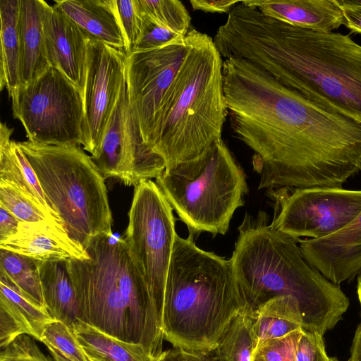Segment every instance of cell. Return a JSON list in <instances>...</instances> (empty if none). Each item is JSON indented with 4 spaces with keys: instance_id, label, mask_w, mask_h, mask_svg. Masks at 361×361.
Returning <instances> with one entry per match:
<instances>
[{
    "instance_id": "obj_8",
    "label": "cell",
    "mask_w": 361,
    "mask_h": 361,
    "mask_svg": "<svg viewBox=\"0 0 361 361\" xmlns=\"http://www.w3.org/2000/svg\"><path fill=\"white\" fill-rule=\"evenodd\" d=\"M156 183L193 235H224L247 192L245 174L222 138L195 159L165 169Z\"/></svg>"
},
{
    "instance_id": "obj_42",
    "label": "cell",
    "mask_w": 361,
    "mask_h": 361,
    "mask_svg": "<svg viewBox=\"0 0 361 361\" xmlns=\"http://www.w3.org/2000/svg\"><path fill=\"white\" fill-rule=\"evenodd\" d=\"M49 351L54 361H70L56 350L49 349Z\"/></svg>"
},
{
    "instance_id": "obj_21",
    "label": "cell",
    "mask_w": 361,
    "mask_h": 361,
    "mask_svg": "<svg viewBox=\"0 0 361 361\" xmlns=\"http://www.w3.org/2000/svg\"><path fill=\"white\" fill-rule=\"evenodd\" d=\"M44 4L43 0H20V86L28 85L50 66L43 31Z\"/></svg>"
},
{
    "instance_id": "obj_1",
    "label": "cell",
    "mask_w": 361,
    "mask_h": 361,
    "mask_svg": "<svg viewBox=\"0 0 361 361\" xmlns=\"http://www.w3.org/2000/svg\"><path fill=\"white\" fill-rule=\"evenodd\" d=\"M223 87L232 130L254 152L259 189L342 187L361 170L358 123L243 59H224Z\"/></svg>"
},
{
    "instance_id": "obj_33",
    "label": "cell",
    "mask_w": 361,
    "mask_h": 361,
    "mask_svg": "<svg viewBox=\"0 0 361 361\" xmlns=\"http://www.w3.org/2000/svg\"><path fill=\"white\" fill-rule=\"evenodd\" d=\"M302 331L262 343L254 350L252 361H295L296 343Z\"/></svg>"
},
{
    "instance_id": "obj_39",
    "label": "cell",
    "mask_w": 361,
    "mask_h": 361,
    "mask_svg": "<svg viewBox=\"0 0 361 361\" xmlns=\"http://www.w3.org/2000/svg\"><path fill=\"white\" fill-rule=\"evenodd\" d=\"M20 220L0 204V243L17 233Z\"/></svg>"
},
{
    "instance_id": "obj_36",
    "label": "cell",
    "mask_w": 361,
    "mask_h": 361,
    "mask_svg": "<svg viewBox=\"0 0 361 361\" xmlns=\"http://www.w3.org/2000/svg\"><path fill=\"white\" fill-rule=\"evenodd\" d=\"M295 357V361H329L323 336L302 329L296 343Z\"/></svg>"
},
{
    "instance_id": "obj_18",
    "label": "cell",
    "mask_w": 361,
    "mask_h": 361,
    "mask_svg": "<svg viewBox=\"0 0 361 361\" xmlns=\"http://www.w3.org/2000/svg\"><path fill=\"white\" fill-rule=\"evenodd\" d=\"M47 310L24 295L0 272V347L27 334L40 341L45 325L53 320Z\"/></svg>"
},
{
    "instance_id": "obj_10",
    "label": "cell",
    "mask_w": 361,
    "mask_h": 361,
    "mask_svg": "<svg viewBox=\"0 0 361 361\" xmlns=\"http://www.w3.org/2000/svg\"><path fill=\"white\" fill-rule=\"evenodd\" d=\"M176 233L173 208L152 180L135 186L123 237L161 323L167 274Z\"/></svg>"
},
{
    "instance_id": "obj_29",
    "label": "cell",
    "mask_w": 361,
    "mask_h": 361,
    "mask_svg": "<svg viewBox=\"0 0 361 361\" xmlns=\"http://www.w3.org/2000/svg\"><path fill=\"white\" fill-rule=\"evenodd\" d=\"M140 13L178 35L185 37L190 31V14L178 0H137Z\"/></svg>"
},
{
    "instance_id": "obj_20",
    "label": "cell",
    "mask_w": 361,
    "mask_h": 361,
    "mask_svg": "<svg viewBox=\"0 0 361 361\" xmlns=\"http://www.w3.org/2000/svg\"><path fill=\"white\" fill-rule=\"evenodd\" d=\"M54 3L87 38L124 51L115 0H55Z\"/></svg>"
},
{
    "instance_id": "obj_24",
    "label": "cell",
    "mask_w": 361,
    "mask_h": 361,
    "mask_svg": "<svg viewBox=\"0 0 361 361\" xmlns=\"http://www.w3.org/2000/svg\"><path fill=\"white\" fill-rule=\"evenodd\" d=\"M20 11V0L0 1V87L10 97L21 85Z\"/></svg>"
},
{
    "instance_id": "obj_32",
    "label": "cell",
    "mask_w": 361,
    "mask_h": 361,
    "mask_svg": "<svg viewBox=\"0 0 361 361\" xmlns=\"http://www.w3.org/2000/svg\"><path fill=\"white\" fill-rule=\"evenodd\" d=\"M115 8L127 54L133 49L140 31L142 16L138 1L115 0Z\"/></svg>"
},
{
    "instance_id": "obj_23",
    "label": "cell",
    "mask_w": 361,
    "mask_h": 361,
    "mask_svg": "<svg viewBox=\"0 0 361 361\" xmlns=\"http://www.w3.org/2000/svg\"><path fill=\"white\" fill-rule=\"evenodd\" d=\"M38 267L48 312L73 329L78 322V302L68 260L39 261Z\"/></svg>"
},
{
    "instance_id": "obj_35",
    "label": "cell",
    "mask_w": 361,
    "mask_h": 361,
    "mask_svg": "<svg viewBox=\"0 0 361 361\" xmlns=\"http://www.w3.org/2000/svg\"><path fill=\"white\" fill-rule=\"evenodd\" d=\"M0 361H54L45 355L32 337L23 334L1 348Z\"/></svg>"
},
{
    "instance_id": "obj_34",
    "label": "cell",
    "mask_w": 361,
    "mask_h": 361,
    "mask_svg": "<svg viewBox=\"0 0 361 361\" xmlns=\"http://www.w3.org/2000/svg\"><path fill=\"white\" fill-rule=\"evenodd\" d=\"M141 16L140 34L131 51L161 47L185 37L160 26L144 16Z\"/></svg>"
},
{
    "instance_id": "obj_7",
    "label": "cell",
    "mask_w": 361,
    "mask_h": 361,
    "mask_svg": "<svg viewBox=\"0 0 361 361\" xmlns=\"http://www.w3.org/2000/svg\"><path fill=\"white\" fill-rule=\"evenodd\" d=\"M17 142L73 241L84 248L92 237L113 233L104 178L80 145Z\"/></svg>"
},
{
    "instance_id": "obj_40",
    "label": "cell",
    "mask_w": 361,
    "mask_h": 361,
    "mask_svg": "<svg viewBox=\"0 0 361 361\" xmlns=\"http://www.w3.org/2000/svg\"><path fill=\"white\" fill-rule=\"evenodd\" d=\"M336 2L342 11L344 25L351 32L361 34V7L345 4L341 0H336Z\"/></svg>"
},
{
    "instance_id": "obj_28",
    "label": "cell",
    "mask_w": 361,
    "mask_h": 361,
    "mask_svg": "<svg viewBox=\"0 0 361 361\" xmlns=\"http://www.w3.org/2000/svg\"><path fill=\"white\" fill-rule=\"evenodd\" d=\"M39 260L0 249V272L4 274L27 298L46 308L42 295Z\"/></svg>"
},
{
    "instance_id": "obj_15",
    "label": "cell",
    "mask_w": 361,
    "mask_h": 361,
    "mask_svg": "<svg viewBox=\"0 0 361 361\" xmlns=\"http://www.w3.org/2000/svg\"><path fill=\"white\" fill-rule=\"evenodd\" d=\"M298 243L307 262L328 280L338 286L352 280L361 271V212L343 229Z\"/></svg>"
},
{
    "instance_id": "obj_12",
    "label": "cell",
    "mask_w": 361,
    "mask_h": 361,
    "mask_svg": "<svg viewBox=\"0 0 361 361\" xmlns=\"http://www.w3.org/2000/svg\"><path fill=\"white\" fill-rule=\"evenodd\" d=\"M91 159L104 179L116 178L127 186L157 178L166 169L164 159L144 140L131 109L126 80L108 123L99 155Z\"/></svg>"
},
{
    "instance_id": "obj_14",
    "label": "cell",
    "mask_w": 361,
    "mask_h": 361,
    "mask_svg": "<svg viewBox=\"0 0 361 361\" xmlns=\"http://www.w3.org/2000/svg\"><path fill=\"white\" fill-rule=\"evenodd\" d=\"M185 50V37L161 47L126 54V80L129 102L146 143Z\"/></svg>"
},
{
    "instance_id": "obj_44",
    "label": "cell",
    "mask_w": 361,
    "mask_h": 361,
    "mask_svg": "<svg viewBox=\"0 0 361 361\" xmlns=\"http://www.w3.org/2000/svg\"><path fill=\"white\" fill-rule=\"evenodd\" d=\"M341 1L347 5L361 7V0H341Z\"/></svg>"
},
{
    "instance_id": "obj_38",
    "label": "cell",
    "mask_w": 361,
    "mask_h": 361,
    "mask_svg": "<svg viewBox=\"0 0 361 361\" xmlns=\"http://www.w3.org/2000/svg\"><path fill=\"white\" fill-rule=\"evenodd\" d=\"M206 355L180 348H175L163 351L155 361H209Z\"/></svg>"
},
{
    "instance_id": "obj_6",
    "label": "cell",
    "mask_w": 361,
    "mask_h": 361,
    "mask_svg": "<svg viewBox=\"0 0 361 361\" xmlns=\"http://www.w3.org/2000/svg\"><path fill=\"white\" fill-rule=\"evenodd\" d=\"M175 79L158 110L148 146L166 169L195 159L221 139L228 116L223 60L213 39L190 29Z\"/></svg>"
},
{
    "instance_id": "obj_17",
    "label": "cell",
    "mask_w": 361,
    "mask_h": 361,
    "mask_svg": "<svg viewBox=\"0 0 361 361\" xmlns=\"http://www.w3.org/2000/svg\"><path fill=\"white\" fill-rule=\"evenodd\" d=\"M0 249L39 261L89 258L85 249L68 236L64 227L46 222L20 221L17 233L0 243Z\"/></svg>"
},
{
    "instance_id": "obj_3",
    "label": "cell",
    "mask_w": 361,
    "mask_h": 361,
    "mask_svg": "<svg viewBox=\"0 0 361 361\" xmlns=\"http://www.w3.org/2000/svg\"><path fill=\"white\" fill-rule=\"evenodd\" d=\"M268 221L264 212L256 216L246 214L230 259L246 307L255 312L273 298L291 296L298 302L303 329L323 336L342 319L349 299L307 262L298 245L300 239Z\"/></svg>"
},
{
    "instance_id": "obj_5",
    "label": "cell",
    "mask_w": 361,
    "mask_h": 361,
    "mask_svg": "<svg viewBox=\"0 0 361 361\" xmlns=\"http://www.w3.org/2000/svg\"><path fill=\"white\" fill-rule=\"evenodd\" d=\"M245 307L231 260L197 247L193 235L176 233L164 292V338L175 348L208 354Z\"/></svg>"
},
{
    "instance_id": "obj_26",
    "label": "cell",
    "mask_w": 361,
    "mask_h": 361,
    "mask_svg": "<svg viewBox=\"0 0 361 361\" xmlns=\"http://www.w3.org/2000/svg\"><path fill=\"white\" fill-rule=\"evenodd\" d=\"M73 331L88 361H155L141 345L109 336L78 321Z\"/></svg>"
},
{
    "instance_id": "obj_41",
    "label": "cell",
    "mask_w": 361,
    "mask_h": 361,
    "mask_svg": "<svg viewBox=\"0 0 361 361\" xmlns=\"http://www.w3.org/2000/svg\"><path fill=\"white\" fill-rule=\"evenodd\" d=\"M348 361H361V322L355 332L350 348V356Z\"/></svg>"
},
{
    "instance_id": "obj_45",
    "label": "cell",
    "mask_w": 361,
    "mask_h": 361,
    "mask_svg": "<svg viewBox=\"0 0 361 361\" xmlns=\"http://www.w3.org/2000/svg\"><path fill=\"white\" fill-rule=\"evenodd\" d=\"M329 361H339L336 357H329Z\"/></svg>"
},
{
    "instance_id": "obj_19",
    "label": "cell",
    "mask_w": 361,
    "mask_h": 361,
    "mask_svg": "<svg viewBox=\"0 0 361 361\" xmlns=\"http://www.w3.org/2000/svg\"><path fill=\"white\" fill-rule=\"evenodd\" d=\"M245 5L289 25L319 32H333L345 24L336 0H245Z\"/></svg>"
},
{
    "instance_id": "obj_31",
    "label": "cell",
    "mask_w": 361,
    "mask_h": 361,
    "mask_svg": "<svg viewBox=\"0 0 361 361\" xmlns=\"http://www.w3.org/2000/svg\"><path fill=\"white\" fill-rule=\"evenodd\" d=\"M39 341L70 361H88L73 329L61 321L53 319L47 323Z\"/></svg>"
},
{
    "instance_id": "obj_9",
    "label": "cell",
    "mask_w": 361,
    "mask_h": 361,
    "mask_svg": "<svg viewBox=\"0 0 361 361\" xmlns=\"http://www.w3.org/2000/svg\"><path fill=\"white\" fill-rule=\"evenodd\" d=\"M14 118L24 127L28 141L47 145H80L83 97L61 71L49 66L11 97Z\"/></svg>"
},
{
    "instance_id": "obj_4",
    "label": "cell",
    "mask_w": 361,
    "mask_h": 361,
    "mask_svg": "<svg viewBox=\"0 0 361 361\" xmlns=\"http://www.w3.org/2000/svg\"><path fill=\"white\" fill-rule=\"evenodd\" d=\"M84 249L89 258L68 260L78 321L141 345L156 360L163 352L161 323L124 238L99 234Z\"/></svg>"
},
{
    "instance_id": "obj_16",
    "label": "cell",
    "mask_w": 361,
    "mask_h": 361,
    "mask_svg": "<svg viewBox=\"0 0 361 361\" xmlns=\"http://www.w3.org/2000/svg\"><path fill=\"white\" fill-rule=\"evenodd\" d=\"M43 31L50 66L61 71L83 94L87 37L56 5L44 1Z\"/></svg>"
},
{
    "instance_id": "obj_11",
    "label": "cell",
    "mask_w": 361,
    "mask_h": 361,
    "mask_svg": "<svg viewBox=\"0 0 361 361\" xmlns=\"http://www.w3.org/2000/svg\"><path fill=\"white\" fill-rule=\"evenodd\" d=\"M267 195L274 200L271 226L296 239L330 235L361 212V190L280 187L268 190Z\"/></svg>"
},
{
    "instance_id": "obj_2",
    "label": "cell",
    "mask_w": 361,
    "mask_h": 361,
    "mask_svg": "<svg viewBox=\"0 0 361 361\" xmlns=\"http://www.w3.org/2000/svg\"><path fill=\"white\" fill-rule=\"evenodd\" d=\"M224 59L247 60L281 85L361 125V45L266 16L240 3L214 39Z\"/></svg>"
},
{
    "instance_id": "obj_30",
    "label": "cell",
    "mask_w": 361,
    "mask_h": 361,
    "mask_svg": "<svg viewBox=\"0 0 361 361\" xmlns=\"http://www.w3.org/2000/svg\"><path fill=\"white\" fill-rule=\"evenodd\" d=\"M0 204L14 214L20 221L46 222L64 227L59 219L30 200L16 188L1 180Z\"/></svg>"
},
{
    "instance_id": "obj_37",
    "label": "cell",
    "mask_w": 361,
    "mask_h": 361,
    "mask_svg": "<svg viewBox=\"0 0 361 361\" xmlns=\"http://www.w3.org/2000/svg\"><path fill=\"white\" fill-rule=\"evenodd\" d=\"M237 0H190L193 10L206 13H230L233 8L239 4Z\"/></svg>"
},
{
    "instance_id": "obj_25",
    "label": "cell",
    "mask_w": 361,
    "mask_h": 361,
    "mask_svg": "<svg viewBox=\"0 0 361 361\" xmlns=\"http://www.w3.org/2000/svg\"><path fill=\"white\" fill-rule=\"evenodd\" d=\"M253 329L257 346L303 329L298 302L291 296H279L265 302L254 312Z\"/></svg>"
},
{
    "instance_id": "obj_27",
    "label": "cell",
    "mask_w": 361,
    "mask_h": 361,
    "mask_svg": "<svg viewBox=\"0 0 361 361\" xmlns=\"http://www.w3.org/2000/svg\"><path fill=\"white\" fill-rule=\"evenodd\" d=\"M253 317L245 307L233 319L214 350L217 361H252L257 345Z\"/></svg>"
},
{
    "instance_id": "obj_13",
    "label": "cell",
    "mask_w": 361,
    "mask_h": 361,
    "mask_svg": "<svg viewBox=\"0 0 361 361\" xmlns=\"http://www.w3.org/2000/svg\"><path fill=\"white\" fill-rule=\"evenodd\" d=\"M126 54L87 38L83 97V149L99 155L108 123L126 80Z\"/></svg>"
},
{
    "instance_id": "obj_43",
    "label": "cell",
    "mask_w": 361,
    "mask_h": 361,
    "mask_svg": "<svg viewBox=\"0 0 361 361\" xmlns=\"http://www.w3.org/2000/svg\"><path fill=\"white\" fill-rule=\"evenodd\" d=\"M357 294L358 300L361 305V271L357 274Z\"/></svg>"
},
{
    "instance_id": "obj_22",
    "label": "cell",
    "mask_w": 361,
    "mask_h": 361,
    "mask_svg": "<svg viewBox=\"0 0 361 361\" xmlns=\"http://www.w3.org/2000/svg\"><path fill=\"white\" fill-rule=\"evenodd\" d=\"M13 130L6 123H1L0 180L16 188L30 200L61 221L49 205L36 173L18 142L11 139Z\"/></svg>"
}]
</instances>
